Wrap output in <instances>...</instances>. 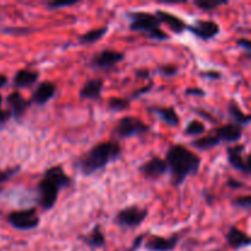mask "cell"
I'll return each instance as SVG.
<instances>
[{
	"mask_svg": "<svg viewBox=\"0 0 251 251\" xmlns=\"http://www.w3.org/2000/svg\"><path fill=\"white\" fill-rule=\"evenodd\" d=\"M123 149L115 140L103 141L91 147L73 162V168L83 176H91L120 159Z\"/></svg>",
	"mask_w": 251,
	"mask_h": 251,
	"instance_id": "obj_1",
	"label": "cell"
},
{
	"mask_svg": "<svg viewBox=\"0 0 251 251\" xmlns=\"http://www.w3.org/2000/svg\"><path fill=\"white\" fill-rule=\"evenodd\" d=\"M164 161L168 166L171 184L174 188L183 185L188 176H196L202 163L201 157L180 144L168 147Z\"/></svg>",
	"mask_w": 251,
	"mask_h": 251,
	"instance_id": "obj_2",
	"label": "cell"
},
{
	"mask_svg": "<svg viewBox=\"0 0 251 251\" xmlns=\"http://www.w3.org/2000/svg\"><path fill=\"white\" fill-rule=\"evenodd\" d=\"M74 179L64 171L60 164L49 167L42 176L36 186L37 205L43 211H50L58 202L59 194L64 189L70 188Z\"/></svg>",
	"mask_w": 251,
	"mask_h": 251,
	"instance_id": "obj_3",
	"label": "cell"
},
{
	"mask_svg": "<svg viewBox=\"0 0 251 251\" xmlns=\"http://www.w3.org/2000/svg\"><path fill=\"white\" fill-rule=\"evenodd\" d=\"M129 20V29L131 32H139L151 41H169L171 36L161 28V22L156 15L147 11H134L130 10L125 14Z\"/></svg>",
	"mask_w": 251,
	"mask_h": 251,
	"instance_id": "obj_4",
	"label": "cell"
},
{
	"mask_svg": "<svg viewBox=\"0 0 251 251\" xmlns=\"http://www.w3.org/2000/svg\"><path fill=\"white\" fill-rule=\"evenodd\" d=\"M150 130H151V126L144 120L137 117H132V115H126L118 120L112 134L117 141V140H126L135 136H142V135L147 134Z\"/></svg>",
	"mask_w": 251,
	"mask_h": 251,
	"instance_id": "obj_5",
	"label": "cell"
},
{
	"mask_svg": "<svg viewBox=\"0 0 251 251\" xmlns=\"http://www.w3.org/2000/svg\"><path fill=\"white\" fill-rule=\"evenodd\" d=\"M149 210L140 207L139 205H130L123 208L115 215L114 223L124 229H136L146 221Z\"/></svg>",
	"mask_w": 251,
	"mask_h": 251,
	"instance_id": "obj_6",
	"label": "cell"
},
{
	"mask_svg": "<svg viewBox=\"0 0 251 251\" xmlns=\"http://www.w3.org/2000/svg\"><path fill=\"white\" fill-rule=\"evenodd\" d=\"M125 60V53L114 49H103L98 53L93 54L88 61V68L97 71H112Z\"/></svg>",
	"mask_w": 251,
	"mask_h": 251,
	"instance_id": "obj_7",
	"label": "cell"
},
{
	"mask_svg": "<svg viewBox=\"0 0 251 251\" xmlns=\"http://www.w3.org/2000/svg\"><path fill=\"white\" fill-rule=\"evenodd\" d=\"M6 221L12 228L17 230L36 229L41 223V218L37 213L36 207L11 211L10 213H7Z\"/></svg>",
	"mask_w": 251,
	"mask_h": 251,
	"instance_id": "obj_8",
	"label": "cell"
},
{
	"mask_svg": "<svg viewBox=\"0 0 251 251\" xmlns=\"http://www.w3.org/2000/svg\"><path fill=\"white\" fill-rule=\"evenodd\" d=\"M245 151V145H232V146H227L226 152H227V159L228 163L230 164L233 169L240 172L244 176H249L251 173V166H250V154L243 156Z\"/></svg>",
	"mask_w": 251,
	"mask_h": 251,
	"instance_id": "obj_9",
	"label": "cell"
},
{
	"mask_svg": "<svg viewBox=\"0 0 251 251\" xmlns=\"http://www.w3.org/2000/svg\"><path fill=\"white\" fill-rule=\"evenodd\" d=\"M186 31L193 33L196 38L201 41L208 42L220 36L221 27L213 20H196L193 25H188Z\"/></svg>",
	"mask_w": 251,
	"mask_h": 251,
	"instance_id": "obj_10",
	"label": "cell"
},
{
	"mask_svg": "<svg viewBox=\"0 0 251 251\" xmlns=\"http://www.w3.org/2000/svg\"><path fill=\"white\" fill-rule=\"evenodd\" d=\"M181 234H183V232L176 233V234H172L171 237L167 238L152 234L147 239H145L142 247L147 251H173L178 247L181 239Z\"/></svg>",
	"mask_w": 251,
	"mask_h": 251,
	"instance_id": "obj_11",
	"label": "cell"
},
{
	"mask_svg": "<svg viewBox=\"0 0 251 251\" xmlns=\"http://www.w3.org/2000/svg\"><path fill=\"white\" fill-rule=\"evenodd\" d=\"M139 172L147 180H158L164 174L168 173V166H167L164 158L153 156L149 161L140 164Z\"/></svg>",
	"mask_w": 251,
	"mask_h": 251,
	"instance_id": "obj_12",
	"label": "cell"
},
{
	"mask_svg": "<svg viewBox=\"0 0 251 251\" xmlns=\"http://www.w3.org/2000/svg\"><path fill=\"white\" fill-rule=\"evenodd\" d=\"M6 103L9 105V112L11 113V118L16 122H21L27 110L31 108L32 103L29 100H26L19 91H14L6 97Z\"/></svg>",
	"mask_w": 251,
	"mask_h": 251,
	"instance_id": "obj_13",
	"label": "cell"
},
{
	"mask_svg": "<svg viewBox=\"0 0 251 251\" xmlns=\"http://www.w3.org/2000/svg\"><path fill=\"white\" fill-rule=\"evenodd\" d=\"M243 132H244V127L234 124V123H228V124L222 125V126L215 127L213 131H211V134L215 135V137L220 141V144H222V142L235 144V142L242 139Z\"/></svg>",
	"mask_w": 251,
	"mask_h": 251,
	"instance_id": "obj_14",
	"label": "cell"
},
{
	"mask_svg": "<svg viewBox=\"0 0 251 251\" xmlns=\"http://www.w3.org/2000/svg\"><path fill=\"white\" fill-rule=\"evenodd\" d=\"M56 93V85L53 81H42L37 85L36 90L32 93L29 102L38 107L46 105L51 98H54Z\"/></svg>",
	"mask_w": 251,
	"mask_h": 251,
	"instance_id": "obj_15",
	"label": "cell"
},
{
	"mask_svg": "<svg viewBox=\"0 0 251 251\" xmlns=\"http://www.w3.org/2000/svg\"><path fill=\"white\" fill-rule=\"evenodd\" d=\"M154 15L159 20V22L168 26L169 29L174 34H183L186 31V28H188V24L181 17L176 16V15L172 14V12L158 9L154 11Z\"/></svg>",
	"mask_w": 251,
	"mask_h": 251,
	"instance_id": "obj_16",
	"label": "cell"
},
{
	"mask_svg": "<svg viewBox=\"0 0 251 251\" xmlns=\"http://www.w3.org/2000/svg\"><path fill=\"white\" fill-rule=\"evenodd\" d=\"M150 113L156 115L161 122L171 127H176L180 124V117L174 107H162V105H152L147 108Z\"/></svg>",
	"mask_w": 251,
	"mask_h": 251,
	"instance_id": "obj_17",
	"label": "cell"
},
{
	"mask_svg": "<svg viewBox=\"0 0 251 251\" xmlns=\"http://www.w3.org/2000/svg\"><path fill=\"white\" fill-rule=\"evenodd\" d=\"M226 240H227V244L229 245V248H232L233 250L249 248L251 244V239L249 235H248V233L239 229L235 226H230L228 228L227 233H226Z\"/></svg>",
	"mask_w": 251,
	"mask_h": 251,
	"instance_id": "obj_18",
	"label": "cell"
},
{
	"mask_svg": "<svg viewBox=\"0 0 251 251\" xmlns=\"http://www.w3.org/2000/svg\"><path fill=\"white\" fill-rule=\"evenodd\" d=\"M103 87H104L103 78H91L83 83L82 87L78 91V96L81 100H98L102 97Z\"/></svg>",
	"mask_w": 251,
	"mask_h": 251,
	"instance_id": "obj_19",
	"label": "cell"
},
{
	"mask_svg": "<svg viewBox=\"0 0 251 251\" xmlns=\"http://www.w3.org/2000/svg\"><path fill=\"white\" fill-rule=\"evenodd\" d=\"M78 239H80L83 244L87 245L90 249L93 250L102 249V248L105 247V243H107L104 233H103L100 225H96L95 227H93L90 232L86 233V234L78 235Z\"/></svg>",
	"mask_w": 251,
	"mask_h": 251,
	"instance_id": "obj_20",
	"label": "cell"
},
{
	"mask_svg": "<svg viewBox=\"0 0 251 251\" xmlns=\"http://www.w3.org/2000/svg\"><path fill=\"white\" fill-rule=\"evenodd\" d=\"M39 78V71L29 70V69H20L15 73L12 78L14 88H28L37 83Z\"/></svg>",
	"mask_w": 251,
	"mask_h": 251,
	"instance_id": "obj_21",
	"label": "cell"
},
{
	"mask_svg": "<svg viewBox=\"0 0 251 251\" xmlns=\"http://www.w3.org/2000/svg\"><path fill=\"white\" fill-rule=\"evenodd\" d=\"M227 110H228V114H229V117L232 118L234 124L240 125V126L243 127L250 125L251 115L248 114V113L243 112L242 108L239 107V104H238L235 100H230L229 102H228Z\"/></svg>",
	"mask_w": 251,
	"mask_h": 251,
	"instance_id": "obj_22",
	"label": "cell"
},
{
	"mask_svg": "<svg viewBox=\"0 0 251 251\" xmlns=\"http://www.w3.org/2000/svg\"><path fill=\"white\" fill-rule=\"evenodd\" d=\"M109 28L108 26H102L100 28H93L90 31L85 32V33L80 34L77 37V43L81 46H90V44H95L100 42L105 34L108 33Z\"/></svg>",
	"mask_w": 251,
	"mask_h": 251,
	"instance_id": "obj_23",
	"label": "cell"
},
{
	"mask_svg": "<svg viewBox=\"0 0 251 251\" xmlns=\"http://www.w3.org/2000/svg\"><path fill=\"white\" fill-rule=\"evenodd\" d=\"M220 141L216 139L213 134H208L207 136L199 137V139L193 140V141L190 142V146L199 150V151H210V150L216 149V147L220 146Z\"/></svg>",
	"mask_w": 251,
	"mask_h": 251,
	"instance_id": "obj_24",
	"label": "cell"
},
{
	"mask_svg": "<svg viewBox=\"0 0 251 251\" xmlns=\"http://www.w3.org/2000/svg\"><path fill=\"white\" fill-rule=\"evenodd\" d=\"M206 132V126L201 120L193 119L185 125L184 127V135L185 136H191V137H198L202 136Z\"/></svg>",
	"mask_w": 251,
	"mask_h": 251,
	"instance_id": "obj_25",
	"label": "cell"
},
{
	"mask_svg": "<svg viewBox=\"0 0 251 251\" xmlns=\"http://www.w3.org/2000/svg\"><path fill=\"white\" fill-rule=\"evenodd\" d=\"M0 32L7 36H16V37H25L34 33L36 28L33 27H25V26H5L0 27Z\"/></svg>",
	"mask_w": 251,
	"mask_h": 251,
	"instance_id": "obj_26",
	"label": "cell"
},
{
	"mask_svg": "<svg viewBox=\"0 0 251 251\" xmlns=\"http://www.w3.org/2000/svg\"><path fill=\"white\" fill-rule=\"evenodd\" d=\"M130 105H131V102H130L127 98H122V97H110L107 103L108 109L115 113L127 110L130 108Z\"/></svg>",
	"mask_w": 251,
	"mask_h": 251,
	"instance_id": "obj_27",
	"label": "cell"
},
{
	"mask_svg": "<svg viewBox=\"0 0 251 251\" xmlns=\"http://www.w3.org/2000/svg\"><path fill=\"white\" fill-rule=\"evenodd\" d=\"M229 4L228 0H212V1H202V0H196L194 1V5L201 11H213L221 6Z\"/></svg>",
	"mask_w": 251,
	"mask_h": 251,
	"instance_id": "obj_28",
	"label": "cell"
},
{
	"mask_svg": "<svg viewBox=\"0 0 251 251\" xmlns=\"http://www.w3.org/2000/svg\"><path fill=\"white\" fill-rule=\"evenodd\" d=\"M20 172H21V166H20V164L9 167V168L0 169V184L9 181L10 179L16 176Z\"/></svg>",
	"mask_w": 251,
	"mask_h": 251,
	"instance_id": "obj_29",
	"label": "cell"
},
{
	"mask_svg": "<svg viewBox=\"0 0 251 251\" xmlns=\"http://www.w3.org/2000/svg\"><path fill=\"white\" fill-rule=\"evenodd\" d=\"M157 73L163 77H174L176 75H178L179 66L176 64H164L157 69Z\"/></svg>",
	"mask_w": 251,
	"mask_h": 251,
	"instance_id": "obj_30",
	"label": "cell"
},
{
	"mask_svg": "<svg viewBox=\"0 0 251 251\" xmlns=\"http://www.w3.org/2000/svg\"><path fill=\"white\" fill-rule=\"evenodd\" d=\"M232 207L240 208V210L250 211L251 208V196L244 195V196H238V198L233 199L232 200Z\"/></svg>",
	"mask_w": 251,
	"mask_h": 251,
	"instance_id": "obj_31",
	"label": "cell"
},
{
	"mask_svg": "<svg viewBox=\"0 0 251 251\" xmlns=\"http://www.w3.org/2000/svg\"><path fill=\"white\" fill-rule=\"evenodd\" d=\"M153 87H154V82L153 81H150L149 83H146V85H144L142 87L137 88L136 91H134V92L127 97V100H129L130 102H131L132 100H137V98H140L141 96L147 95L149 92H151V91L153 90Z\"/></svg>",
	"mask_w": 251,
	"mask_h": 251,
	"instance_id": "obj_32",
	"label": "cell"
},
{
	"mask_svg": "<svg viewBox=\"0 0 251 251\" xmlns=\"http://www.w3.org/2000/svg\"><path fill=\"white\" fill-rule=\"evenodd\" d=\"M77 0H69V1H48L46 2V6L48 10H59L63 7H70L77 4Z\"/></svg>",
	"mask_w": 251,
	"mask_h": 251,
	"instance_id": "obj_33",
	"label": "cell"
},
{
	"mask_svg": "<svg viewBox=\"0 0 251 251\" xmlns=\"http://www.w3.org/2000/svg\"><path fill=\"white\" fill-rule=\"evenodd\" d=\"M146 238H147V233H141V234H139L137 237H135L134 240H132L131 245H130V248L126 251H139L142 248V245H144V242Z\"/></svg>",
	"mask_w": 251,
	"mask_h": 251,
	"instance_id": "obj_34",
	"label": "cell"
},
{
	"mask_svg": "<svg viewBox=\"0 0 251 251\" xmlns=\"http://www.w3.org/2000/svg\"><path fill=\"white\" fill-rule=\"evenodd\" d=\"M226 186H228L229 189H233V190H240V189L247 188V184L238 180V179L229 176V178L227 179V181H226Z\"/></svg>",
	"mask_w": 251,
	"mask_h": 251,
	"instance_id": "obj_35",
	"label": "cell"
},
{
	"mask_svg": "<svg viewBox=\"0 0 251 251\" xmlns=\"http://www.w3.org/2000/svg\"><path fill=\"white\" fill-rule=\"evenodd\" d=\"M200 76L202 78H206V80H213V81H218L222 78V74L217 70L202 71V73H200Z\"/></svg>",
	"mask_w": 251,
	"mask_h": 251,
	"instance_id": "obj_36",
	"label": "cell"
},
{
	"mask_svg": "<svg viewBox=\"0 0 251 251\" xmlns=\"http://www.w3.org/2000/svg\"><path fill=\"white\" fill-rule=\"evenodd\" d=\"M185 96H196V97H205L206 92L201 87H188L185 90Z\"/></svg>",
	"mask_w": 251,
	"mask_h": 251,
	"instance_id": "obj_37",
	"label": "cell"
},
{
	"mask_svg": "<svg viewBox=\"0 0 251 251\" xmlns=\"http://www.w3.org/2000/svg\"><path fill=\"white\" fill-rule=\"evenodd\" d=\"M134 75L136 78H141V80H149V78L151 77V71L146 68H139L135 70Z\"/></svg>",
	"mask_w": 251,
	"mask_h": 251,
	"instance_id": "obj_38",
	"label": "cell"
},
{
	"mask_svg": "<svg viewBox=\"0 0 251 251\" xmlns=\"http://www.w3.org/2000/svg\"><path fill=\"white\" fill-rule=\"evenodd\" d=\"M10 119H11V113L0 108V129H2L10 122Z\"/></svg>",
	"mask_w": 251,
	"mask_h": 251,
	"instance_id": "obj_39",
	"label": "cell"
},
{
	"mask_svg": "<svg viewBox=\"0 0 251 251\" xmlns=\"http://www.w3.org/2000/svg\"><path fill=\"white\" fill-rule=\"evenodd\" d=\"M237 46L239 47V48L244 49V50L248 53V55H250L251 42H250L249 38H238L237 39Z\"/></svg>",
	"mask_w": 251,
	"mask_h": 251,
	"instance_id": "obj_40",
	"label": "cell"
},
{
	"mask_svg": "<svg viewBox=\"0 0 251 251\" xmlns=\"http://www.w3.org/2000/svg\"><path fill=\"white\" fill-rule=\"evenodd\" d=\"M195 113L198 115H200V117L205 118V119H207L210 123H217V119H213V117L211 114H208V113H206L203 109H195Z\"/></svg>",
	"mask_w": 251,
	"mask_h": 251,
	"instance_id": "obj_41",
	"label": "cell"
},
{
	"mask_svg": "<svg viewBox=\"0 0 251 251\" xmlns=\"http://www.w3.org/2000/svg\"><path fill=\"white\" fill-rule=\"evenodd\" d=\"M202 195H203V199H205V202L207 203L208 206H212L213 203H215L216 198H215V195H213V194L208 193L207 190H205V191H203V193H202Z\"/></svg>",
	"mask_w": 251,
	"mask_h": 251,
	"instance_id": "obj_42",
	"label": "cell"
},
{
	"mask_svg": "<svg viewBox=\"0 0 251 251\" xmlns=\"http://www.w3.org/2000/svg\"><path fill=\"white\" fill-rule=\"evenodd\" d=\"M7 82H9V78H7V76L0 73V88H4L5 86L7 85Z\"/></svg>",
	"mask_w": 251,
	"mask_h": 251,
	"instance_id": "obj_43",
	"label": "cell"
},
{
	"mask_svg": "<svg viewBox=\"0 0 251 251\" xmlns=\"http://www.w3.org/2000/svg\"><path fill=\"white\" fill-rule=\"evenodd\" d=\"M2 102H4V98H2V96L0 95V107L2 105Z\"/></svg>",
	"mask_w": 251,
	"mask_h": 251,
	"instance_id": "obj_44",
	"label": "cell"
}]
</instances>
